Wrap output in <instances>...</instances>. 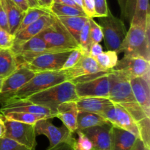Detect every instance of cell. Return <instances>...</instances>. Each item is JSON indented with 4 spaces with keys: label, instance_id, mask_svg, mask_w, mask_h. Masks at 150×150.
Instances as JSON below:
<instances>
[{
    "label": "cell",
    "instance_id": "6da1fadb",
    "mask_svg": "<svg viewBox=\"0 0 150 150\" xmlns=\"http://www.w3.org/2000/svg\"><path fill=\"white\" fill-rule=\"evenodd\" d=\"M149 29L150 16L146 19L145 26L130 24L118 54L124 53V56L142 57L150 62Z\"/></svg>",
    "mask_w": 150,
    "mask_h": 150
},
{
    "label": "cell",
    "instance_id": "7a4b0ae2",
    "mask_svg": "<svg viewBox=\"0 0 150 150\" xmlns=\"http://www.w3.org/2000/svg\"><path fill=\"white\" fill-rule=\"evenodd\" d=\"M78 99L74 84L65 81L31 95L27 99L48 108L56 117L57 107L59 104L66 101H76Z\"/></svg>",
    "mask_w": 150,
    "mask_h": 150
},
{
    "label": "cell",
    "instance_id": "3957f363",
    "mask_svg": "<svg viewBox=\"0 0 150 150\" xmlns=\"http://www.w3.org/2000/svg\"><path fill=\"white\" fill-rule=\"evenodd\" d=\"M38 35L54 51H69L80 48L79 43L55 16L52 23Z\"/></svg>",
    "mask_w": 150,
    "mask_h": 150
},
{
    "label": "cell",
    "instance_id": "277c9868",
    "mask_svg": "<svg viewBox=\"0 0 150 150\" xmlns=\"http://www.w3.org/2000/svg\"><path fill=\"white\" fill-rule=\"evenodd\" d=\"M65 81H67V76L62 70L36 72L33 77L18 90L11 101L27 99L31 95Z\"/></svg>",
    "mask_w": 150,
    "mask_h": 150
},
{
    "label": "cell",
    "instance_id": "5b68a950",
    "mask_svg": "<svg viewBox=\"0 0 150 150\" xmlns=\"http://www.w3.org/2000/svg\"><path fill=\"white\" fill-rule=\"evenodd\" d=\"M99 22L106 49L118 54L119 49L127 34L123 21L109 11L106 16L99 18Z\"/></svg>",
    "mask_w": 150,
    "mask_h": 150
},
{
    "label": "cell",
    "instance_id": "8992f818",
    "mask_svg": "<svg viewBox=\"0 0 150 150\" xmlns=\"http://www.w3.org/2000/svg\"><path fill=\"white\" fill-rule=\"evenodd\" d=\"M35 72L23 66L4 78L0 89V104L4 105L14 98L16 93L34 76Z\"/></svg>",
    "mask_w": 150,
    "mask_h": 150
},
{
    "label": "cell",
    "instance_id": "52a82bcc",
    "mask_svg": "<svg viewBox=\"0 0 150 150\" xmlns=\"http://www.w3.org/2000/svg\"><path fill=\"white\" fill-rule=\"evenodd\" d=\"M72 50L63 51H52L36 56L30 60L22 64L18 67L23 66L34 72L53 71H61L66 59L69 56Z\"/></svg>",
    "mask_w": 150,
    "mask_h": 150
},
{
    "label": "cell",
    "instance_id": "ba28073f",
    "mask_svg": "<svg viewBox=\"0 0 150 150\" xmlns=\"http://www.w3.org/2000/svg\"><path fill=\"white\" fill-rule=\"evenodd\" d=\"M110 91L108 99L120 105L127 103L137 102L133 96L130 79L117 71L111 70L108 74Z\"/></svg>",
    "mask_w": 150,
    "mask_h": 150
},
{
    "label": "cell",
    "instance_id": "9c48e42d",
    "mask_svg": "<svg viewBox=\"0 0 150 150\" xmlns=\"http://www.w3.org/2000/svg\"><path fill=\"white\" fill-rule=\"evenodd\" d=\"M5 136L24 146L29 150H35L37 146L35 124L4 119Z\"/></svg>",
    "mask_w": 150,
    "mask_h": 150
},
{
    "label": "cell",
    "instance_id": "30bf717a",
    "mask_svg": "<svg viewBox=\"0 0 150 150\" xmlns=\"http://www.w3.org/2000/svg\"><path fill=\"white\" fill-rule=\"evenodd\" d=\"M36 135H43L49 141V147L54 146L62 142H67L76 144V139L73 137V132H70L65 126H56L49 119H42L35 124Z\"/></svg>",
    "mask_w": 150,
    "mask_h": 150
},
{
    "label": "cell",
    "instance_id": "8fae6325",
    "mask_svg": "<svg viewBox=\"0 0 150 150\" xmlns=\"http://www.w3.org/2000/svg\"><path fill=\"white\" fill-rule=\"evenodd\" d=\"M108 74L98 76L92 80L76 84L75 89L78 98L103 97L108 99L110 91Z\"/></svg>",
    "mask_w": 150,
    "mask_h": 150
},
{
    "label": "cell",
    "instance_id": "7c38bea8",
    "mask_svg": "<svg viewBox=\"0 0 150 150\" xmlns=\"http://www.w3.org/2000/svg\"><path fill=\"white\" fill-rule=\"evenodd\" d=\"M102 116L114 126L128 131L139 138L136 122L121 105L113 103L112 105L104 112Z\"/></svg>",
    "mask_w": 150,
    "mask_h": 150
},
{
    "label": "cell",
    "instance_id": "4fadbf2b",
    "mask_svg": "<svg viewBox=\"0 0 150 150\" xmlns=\"http://www.w3.org/2000/svg\"><path fill=\"white\" fill-rule=\"evenodd\" d=\"M111 70L117 71L129 79L142 76L150 71V62L142 57L124 56Z\"/></svg>",
    "mask_w": 150,
    "mask_h": 150
},
{
    "label": "cell",
    "instance_id": "5bb4252c",
    "mask_svg": "<svg viewBox=\"0 0 150 150\" xmlns=\"http://www.w3.org/2000/svg\"><path fill=\"white\" fill-rule=\"evenodd\" d=\"M10 112H23V113H31L44 117L45 119H52L55 116L53 115L51 110L42 106L32 102L27 99H16L7 103L1 106L0 113L2 115Z\"/></svg>",
    "mask_w": 150,
    "mask_h": 150
},
{
    "label": "cell",
    "instance_id": "9a60e30c",
    "mask_svg": "<svg viewBox=\"0 0 150 150\" xmlns=\"http://www.w3.org/2000/svg\"><path fill=\"white\" fill-rule=\"evenodd\" d=\"M113 125L106 122L101 125L81 130L89 138L93 145L92 150H111V129Z\"/></svg>",
    "mask_w": 150,
    "mask_h": 150
},
{
    "label": "cell",
    "instance_id": "2e32d148",
    "mask_svg": "<svg viewBox=\"0 0 150 150\" xmlns=\"http://www.w3.org/2000/svg\"><path fill=\"white\" fill-rule=\"evenodd\" d=\"M150 72V71H149ZM130 80L133 96L148 117L150 116V73Z\"/></svg>",
    "mask_w": 150,
    "mask_h": 150
},
{
    "label": "cell",
    "instance_id": "e0dca14e",
    "mask_svg": "<svg viewBox=\"0 0 150 150\" xmlns=\"http://www.w3.org/2000/svg\"><path fill=\"white\" fill-rule=\"evenodd\" d=\"M54 19V16L51 13L41 16L36 21L31 24L30 25L26 26L23 30L14 35L13 45L11 48L18 46L19 45L27 41L30 38L39 35L43 29L48 27L52 23Z\"/></svg>",
    "mask_w": 150,
    "mask_h": 150
},
{
    "label": "cell",
    "instance_id": "ac0fdd59",
    "mask_svg": "<svg viewBox=\"0 0 150 150\" xmlns=\"http://www.w3.org/2000/svg\"><path fill=\"white\" fill-rule=\"evenodd\" d=\"M62 71H64L67 76V81H70L75 78L84 75L105 71L102 68L100 67L95 58L86 54H84L80 61L73 68Z\"/></svg>",
    "mask_w": 150,
    "mask_h": 150
},
{
    "label": "cell",
    "instance_id": "d6986e66",
    "mask_svg": "<svg viewBox=\"0 0 150 150\" xmlns=\"http://www.w3.org/2000/svg\"><path fill=\"white\" fill-rule=\"evenodd\" d=\"M78 113L76 101H66L58 106L56 117L59 118L70 132L75 133L77 129Z\"/></svg>",
    "mask_w": 150,
    "mask_h": 150
},
{
    "label": "cell",
    "instance_id": "ffe728a7",
    "mask_svg": "<svg viewBox=\"0 0 150 150\" xmlns=\"http://www.w3.org/2000/svg\"><path fill=\"white\" fill-rule=\"evenodd\" d=\"M76 102L79 111L96 113L101 116L104 112L113 104V102L109 99L103 97L79 98Z\"/></svg>",
    "mask_w": 150,
    "mask_h": 150
},
{
    "label": "cell",
    "instance_id": "44dd1931",
    "mask_svg": "<svg viewBox=\"0 0 150 150\" xmlns=\"http://www.w3.org/2000/svg\"><path fill=\"white\" fill-rule=\"evenodd\" d=\"M137 138L131 132L113 126L111 129V150H130Z\"/></svg>",
    "mask_w": 150,
    "mask_h": 150
},
{
    "label": "cell",
    "instance_id": "7402d4cb",
    "mask_svg": "<svg viewBox=\"0 0 150 150\" xmlns=\"http://www.w3.org/2000/svg\"><path fill=\"white\" fill-rule=\"evenodd\" d=\"M3 3L7 13L10 33L14 36L24 16L25 12L22 11L11 0H3Z\"/></svg>",
    "mask_w": 150,
    "mask_h": 150
},
{
    "label": "cell",
    "instance_id": "603a6c76",
    "mask_svg": "<svg viewBox=\"0 0 150 150\" xmlns=\"http://www.w3.org/2000/svg\"><path fill=\"white\" fill-rule=\"evenodd\" d=\"M17 68V59L11 49L0 48V77H7Z\"/></svg>",
    "mask_w": 150,
    "mask_h": 150
},
{
    "label": "cell",
    "instance_id": "cb8c5ba5",
    "mask_svg": "<svg viewBox=\"0 0 150 150\" xmlns=\"http://www.w3.org/2000/svg\"><path fill=\"white\" fill-rule=\"evenodd\" d=\"M57 18L79 43V35L89 18L86 16H62Z\"/></svg>",
    "mask_w": 150,
    "mask_h": 150
},
{
    "label": "cell",
    "instance_id": "d4e9b609",
    "mask_svg": "<svg viewBox=\"0 0 150 150\" xmlns=\"http://www.w3.org/2000/svg\"><path fill=\"white\" fill-rule=\"evenodd\" d=\"M106 122L108 121L100 115L79 110L77 117V129L76 130H83V129L92 127V126L103 124Z\"/></svg>",
    "mask_w": 150,
    "mask_h": 150
},
{
    "label": "cell",
    "instance_id": "484cf974",
    "mask_svg": "<svg viewBox=\"0 0 150 150\" xmlns=\"http://www.w3.org/2000/svg\"><path fill=\"white\" fill-rule=\"evenodd\" d=\"M49 13H51L50 10L46 8H44V7H29V9L25 12L24 16H23V19H22L20 25H19L15 35L23 30V29H25L26 26L30 25L33 22L36 21L41 16H44V15L49 14Z\"/></svg>",
    "mask_w": 150,
    "mask_h": 150
},
{
    "label": "cell",
    "instance_id": "4316f807",
    "mask_svg": "<svg viewBox=\"0 0 150 150\" xmlns=\"http://www.w3.org/2000/svg\"><path fill=\"white\" fill-rule=\"evenodd\" d=\"M149 16V0H137L134 15L130 24L145 26L146 19Z\"/></svg>",
    "mask_w": 150,
    "mask_h": 150
},
{
    "label": "cell",
    "instance_id": "83f0119b",
    "mask_svg": "<svg viewBox=\"0 0 150 150\" xmlns=\"http://www.w3.org/2000/svg\"><path fill=\"white\" fill-rule=\"evenodd\" d=\"M51 14L57 17L62 16H86L82 10L67 4L54 2L49 9ZM87 17V16H86Z\"/></svg>",
    "mask_w": 150,
    "mask_h": 150
},
{
    "label": "cell",
    "instance_id": "f1b7e54d",
    "mask_svg": "<svg viewBox=\"0 0 150 150\" xmlns=\"http://www.w3.org/2000/svg\"><path fill=\"white\" fill-rule=\"evenodd\" d=\"M95 59L100 67L105 71H110L116 66L118 61V54L114 51L108 50L103 51Z\"/></svg>",
    "mask_w": 150,
    "mask_h": 150
},
{
    "label": "cell",
    "instance_id": "f546056e",
    "mask_svg": "<svg viewBox=\"0 0 150 150\" xmlns=\"http://www.w3.org/2000/svg\"><path fill=\"white\" fill-rule=\"evenodd\" d=\"M3 116H4V119H7V120L16 121L22 122V123L30 124H35L37 121L40 119H45L42 116L31 114V113H23V112H10V113H5Z\"/></svg>",
    "mask_w": 150,
    "mask_h": 150
},
{
    "label": "cell",
    "instance_id": "4dcf8cb0",
    "mask_svg": "<svg viewBox=\"0 0 150 150\" xmlns=\"http://www.w3.org/2000/svg\"><path fill=\"white\" fill-rule=\"evenodd\" d=\"M139 130V138L150 149V120L149 117H146L136 122Z\"/></svg>",
    "mask_w": 150,
    "mask_h": 150
},
{
    "label": "cell",
    "instance_id": "1f68e13d",
    "mask_svg": "<svg viewBox=\"0 0 150 150\" xmlns=\"http://www.w3.org/2000/svg\"><path fill=\"white\" fill-rule=\"evenodd\" d=\"M79 47L83 51L84 54L89 55V49H90L91 45L92 44L91 41L90 35H89V21H87L85 25L83 26L80 35H79Z\"/></svg>",
    "mask_w": 150,
    "mask_h": 150
},
{
    "label": "cell",
    "instance_id": "d6a6232c",
    "mask_svg": "<svg viewBox=\"0 0 150 150\" xmlns=\"http://www.w3.org/2000/svg\"><path fill=\"white\" fill-rule=\"evenodd\" d=\"M121 106L127 110V113L131 116V117L134 119L136 122L148 117L142 107L137 102L127 103V104H122Z\"/></svg>",
    "mask_w": 150,
    "mask_h": 150
},
{
    "label": "cell",
    "instance_id": "836d02e7",
    "mask_svg": "<svg viewBox=\"0 0 150 150\" xmlns=\"http://www.w3.org/2000/svg\"><path fill=\"white\" fill-rule=\"evenodd\" d=\"M89 21L91 41L92 44H100L103 39V35L100 26L93 19L89 18Z\"/></svg>",
    "mask_w": 150,
    "mask_h": 150
},
{
    "label": "cell",
    "instance_id": "e575fe53",
    "mask_svg": "<svg viewBox=\"0 0 150 150\" xmlns=\"http://www.w3.org/2000/svg\"><path fill=\"white\" fill-rule=\"evenodd\" d=\"M83 55H84V53L80 48L72 50L67 58L66 59L65 62L62 68V70H67V69L73 68L80 61Z\"/></svg>",
    "mask_w": 150,
    "mask_h": 150
},
{
    "label": "cell",
    "instance_id": "d590c367",
    "mask_svg": "<svg viewBox=\"0 0 150 150\" xmlns=\"http://www.w3.org/2000/svg\"><path fill=\"white\" fill-rule=\"evenodd\" d=\"M78 138L76 141L75 150H92L93 145L89 138L81 130H76Z\"/></svg>",
    "mask_w": 150,
    "mask_h": 150
},
{
    "label": "cell",
    "instance_id": "8d00e7d4",
    "mask_svg": "<svg viewBox=\"0 0 150 150\" xmlns=\"http://www.w3.org/2000/svg\"><path fill=\"white\" fill-rule=\"evenodd\" d=\"M0 150H29L24 146L18 144L14 140L4 137L0 138Z\"/></svg>",
    "mask_w": 150,
    "mask_h": 150
},
{
    "label": "cell",
    "instance_id": "74e56055",
    "mask_svg": "<svg viewBox=\"0 0 150 150\" xmlns=\"http://www.w3.org/2000/svg\"><path fill=\"white\" fill-rule=\"evenodd\" d=\"M14 36L0 27V48L11 49L13 45Z\"/></svg>",
    "mask_w": 150,
    "mask_h": 150
},
{
    "label": "cell",
    "instance_id": "f35d334b",
    "mask_svg": "<svg viewBox=\"0 0 150 150\" xmlns=\"http://www.w3.org/2000/svg\"><path fill=\"white\" fill-rule=\"evenodd\" d=\"M95 7V17L100 18L106 16L110 10H108L106 0H94Z\"/></svg>",
    "mask_w": 150,
    "mask_h": 150
},
{
    "label": "cell",
    "instance_id": "ab89813d",
    "mask_svg": "<svg viewBox=\"0 0 150 150\" xmlns=\"http://www.w3.org/2000/svg\"><path fill=\"white\" fill-rule=\"evenodd\" d=\"M83 11L88 18L95 17V7L94 0H83Z\"/></svg>",
    "mask_w": 150,
    "mask_h": 150
},
{
    "label": "cell",
    "instance_id": "60d3db41",
    "mask_svg": "<svg viewBox=\"0 0 150 150\" xmlns=\"http://www.w3.org/2000/svg\"><path fill=\"white\" fill-rule=\"evenodd\" d=\"M136 1L137 0H127V2H126L125 19L128 21L130 24L133 19V15H134Z\"/></svg>",
    "mask_w": 150,
    "mask_h": 150
},
{
    "label": "cell",
    "instance_id": "b9f144b4",
    "mask_svg": "<svg viewBox=\"0 0 150 150\" xmlns=\"http://www.w3.org/2000/svg\"><path fill=\"white\" fill-rule=\"evenodd\" d=\"M0 27L10 33L7 13H6L5 8H4L3 0H0Z\"/></svg>",
    "mask_w": 150,
    "mask_h": 150
},
{
    "label": "cell",
    "instance_id": "7bdbcfd3",
    "mask_svg": "<svg viewBox=\"0 0 150 150\" xmlns=\"http://www.w3.org/2000/svg\"><path fill=\"white\" fill-rule=\"evenodd\" d=\"M76 144L67 142H62L52 147H48L47 150H75Z\"/></svg>",
    "mask_w": 150,
    "mask_h": 150
},
{
    "label": "cell",
    "instance_id": "ee69618b",
    "mask_svg": "<svg viewBox=\"0 0 150 150\" xmlns=\"http://www.w3.org/2000/svg\"><path fill=\"white\" fill-rule=\"evenodd\" d=\"M103 51V50L102 46L100 44H92L91 45L90 49H89V56L93 57V58H96L98 55L101 54Z\"/></svg>",
    "mask_w": 150,
    "mask_h": 150
},
{
    "label": "cell",
    "instance_id": "f6af8a7d",
    "mask_svg": "<svg viewBox=\"0 0 150 150\" xmlns=\"http://www.w3.org/2000/svg\"><path fill=\"white\" fill-rule=\"evenodd\" d=\"M15 4L18 6L22 11L26 12L29 9V6L26 0H11Z\"/></svg>",
    "mask_w": 150,
    "mask_h": 150
},
{
    "label": "cell",
    "instance_id": "bcb514c9",
    "mask_svg": "<svg viewBox=\"0 0 150 150\" xmlns=\"http://www.w3.org/2000/svg\"><path fill=\"white\" fill-rule=\"evenodd\" d=\"M130 150H150V149L146 147L139 138H137L134 145Z\"/></svg>",
    "mask_w": 150,
    "mask_h": 150
},
{
    "label": "cell",
    "instance_id": "7dc6e473",
    "mask_svg": "<svg viewBox=\"0 0 150 150\" xmlns=\"http://www.w3.org/2000/svg\"><path fill=\"white\" fill-rule=\"evenodd\" d=\"M40 6L44 8H46L49 10L51 6L54 3V0H38Z\"/></svg>",
    "mask_w": 150,
    "mask_h": 150
},
{
    "label": "cell",
    "instance_id": "c3c4849f",
    "mask_svg": "<svg viewBox=\"0 0 150 150\" xmlns=\"http://www.w3.org/2000/svg\"><path fill=\"white\" fill-rule=\"evenodd\" d=\"M54 2L55 3H59V4H67V5H70L73 6V7H76V8H79L80 10H82L80 7H78L76 4V3L73 1V0H54Z\"/></svg>",
    "mask_w": 150,
    "mask_h": 150
},
{
    "label": "cell",
    "instance_id": "681fc988",
    "mask_svg": "<svg viewBox=\"0 0 150 150\" xmlns=\"http://www.w3.org/2000/svg\"><path fill=\"white\" fill-rule=\"evenodd\" d=\"M119 6H120V11H121V16L122 19H125V7L127 0H117Z\"/></svg>",
    "mask_w": 150,
    "mask_h": 150
},
{
    "label": "cell",
    "instance_id": "f907efd6",
    "mask_svg": "<svg viewBox=\"0 0 150 150\" xmlns=\"http://www.w3.org/2000/svg\"><path fill=\"white\" fill-rule=\"evenodd\" d=\"M4 118H0V138H2L5 136L6 128L4 123Z\"/></svg>",
    "mask_w": 150,
    "mask_h": 150
},
{
    "label": "cell",
    "instance_id": "816d5d0a",
    "mask_svg": "<svg viewBox=\"0 0 150 150\" xmlns=\"http://www.w3.org/2000/svg\"><path fill=\"white\" fill-rule=\"evenodd\" d=\"M29 4V7H40L38 3V0H26Z\"/></svg>",
    "mask_w": 150,
    "mask_h": 150
},
{
    "label": "cell",
    "instance_id": "f5cc1de1",
    "mask_svg": "<svg viewBox=\"0 0 150 150\" xmlns=\"http://www.w3.org/2000/svg\"><path fill=\"white\" fill-rule=\"evenodd\" d=\"M73 1L76 3L78 7L83 10V0H73Z\"/></svg>",
    "mask_w": 150,
    "mask_h": 150
},
{
    "label": "cell",
    "instance_id": "db71d44e",
    "mask_svg": "<svg viewBox=\"0 0 150 150\" xmlns=\"http://www.w3.org/2000/svg\"><path fill=\"white\" fill-rule=\"evenodd\" d=\"M2 80H3L2 78L0 77V89H1V83H2Z\"/></svg>",
    "mask_w": 150,
    "mask_h": 150
},
{
    "label": "cell",
    "instance_id": "11a10c76",
    "mask_svg": "<svg viewBox=\"0 0 150 150\" xmlns=\"http://www.w3.org/2000/svg\"><path fill=\"white\" fill-rule=\"evenodd\" d=\"M0 118H4V116L1 113H0Z\"/></svg>",
    "mask_w": 150,
    "mask_h": 150
}]
</instances>
